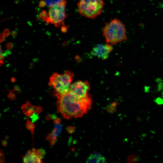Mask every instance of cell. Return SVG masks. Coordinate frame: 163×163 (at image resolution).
I'll return each mask as SVG.
<instances>
[{
  "label": "cell",
  "mask_w": 163,
  "mask_h": 163,
  "mask_svg": "<svg viewBox=\"0 0 163 163\" xmlns=\"http://www.w3.org/2000/svg\"><path fill=\"white\" fill-rule=\"evenodd\" d=\"M56 105L57 110L66 119L82 117L91 108L92 99L90 95L78 98L69 91L57 98Z\"/></svg>",
  "instance_id": "cell-1"
},
{
  "label": "cell",
  "mask_w": 163,
  "mask_h": 163,
  "mask_svg": "<svg viewBox=\"0 0 163 163\" xmlns=\"http://www.w3.org/2000/svg\"><path fill=\"white\" fill-rule=\"evenodd\" d=\"M113 50V46L111 44H99L92 49L91 53L92 55L99 59H106L108 57Z\"/></svg>",
  "instance_id": "cell-7"
},
{
  "label": "cell",
  "mask_w": 163,
  "mask_h": 163,
  "mask_svg": "<svg viewBox=\"0 0 163 163\" xmlns=\"http://www.w3.org/2000/svg\"><path fill=\"white\" fill-rule=\"evenodd\" d=\"M46 5V3L45 1L42 0L40 2L39 4V6L41 7H44Z\"/></svg>",
  "instance_id": "cell-16"
},
{
  "label": "cell",
  "mask_w": 163,
  "mask_h": 163,
  "mask_svg": "<svg viewBox=\"0 0 163 163\" xmlns=\"http://www.w3.org/2000/svg\"><path fill=\"white\" fill-rule=\"evenodd\" d=\"M22 109L24 114L27 116H31L35 113H39L42 110L41 107L31 105L28 101L23 105Z\"/></svg>",
  "instance_id": "cell-10"
},
{
  "label": "cell",
  "mask_w": 163,
  "mask_h": 163,
  "mask_svg": "<svg viewBox=\"0 0 163 163\" xmlns=\"http://www.w3.org/2000/svg\"><path fill=\"white\" fill-rule=\"evenodd\" d=\"M66 0H61L59 2L49 7L45 20L47 24L51 23L56 27L64 24V21L67 16L66 11Z\"/></svg>",
  "instance_id": "cell-5"
},
{
  "label": "cell",
  "mask_w": 163,
  "mask_h": 163,
  "mask_svg": "<svg viewBox=\"0 0 163 163\" xmlns=\"http://www.w3.org/2000/svg\"><path fill=\"white\" fill-rule=\"evenodd\" d=\"M103 35L107 43L115 44L127 40L126 29L124 23L115 18L105 24Z\"/></svg>",
  "instance_id": "cell-2"
},
{
  "label": "cell",
  "mask_w": 163,
  "mask_h": 163,
  "mask_svg": "<svg viewBox=\"0 0 163 163\" xmlns=\"http://www.w3.org/2000/svg\"><path fill=\"white\" fill-rule=\"evenodd\" d=\"M104 5V0H79L78 10L82 16L94 19L101 13Z\"/></svg>",
  "instance_id": "cell-4"
},
{
  "label": "cell",
  "mask_w": 163,
  "mask_h": 163,
  "mask_svg": "<svg viewBox=\"0 0 163 163\" xmlns=\"http://www.w3.org/2000/svg\"><path fill=\"white\" fill-rule=\"evenodd\" d=\"M27 127L28 129L31 130L32 133H33L34 128V125L28 120L27 123Z\"/></svg>",
  "instance_id": "cell-14"
},
{
  "label": "cell",
  "mask_w": 163,
  "mask_h": 163,
  "mask_svg": "<svg viewBox=\"0 0 163 163\" xmlns=\"http://www.w3.org/2000/svg\"><path fill=\"white\" fill-rule=\"evenodd\" d=\"M106 161L105 158L101 154L95 152L91 153L88 158L87 162L104 163Z\"/></svg>",
  "instance_id": "cell-11"
},
{
  "label": "cell",
  "mask_w": 163,
  "mask_h": 163,
  "mask_svg": "<svg viewBox=\"0 0 163 163\" xmlns=\"http://www.w3.org/2000/svg\"><path fill=\"white\" fill-rule=\"evenodd\" d=\"M24 163H42L41 159L37 155L35 149L29 150L23 157Z\"/></svg>",
  "instance_id": "cell-9"
},
{
  "label": "cell",
  "mask_w": 163,
  "mask_h": 163,
  "mask_svg": "<svg viewBox=\"0 0 163 163\" xmlns=\"http://www.w3.org/2000/svg\"><path fill=\"white\" fill-rule=\"evenodd\" d=\"M47 14L45 11H43L41 12L40 15L42 20L45 21L46 18Z\"/></svg>",
  "instance_id": "cell-15"
},
{
  "label": "cell",
  "mask_w": 163,
  "mask_h": 163,
  "mask_svg": "<svg viewBox=\"0 0 163 163\" xmlns=\"http://www.w3.org/2000/svg\"><path fill=\"white\" fill-rule=\"evenodd\" d=\"M61 30L62 32H66L67 30L66 29V27L64 26H62L61 27Z\"/></svg>",
  "instance_id": "cell-17"
},
{
  "label": "cell",
  "mask_w": 163,
  "mask_h": 163,
  "mask_svg": "<svg viewBox=\"0 0 163 163\" xmlns=\"http://www.w3.org/2000/svg\"><path fill=\"white\" fill-rule=\"evenodd\" d=\"M74 77V74L69 70L62 74L54 73L51 75L49 85L53 88L54 95L57 98L69 92Z\"/></svg>",
  "instance_id": "cell-3"
},
{
  "label": "cell",
  "mask_w": 163,
  "mask_h": 163,
  "mask_svg": "<svg viewBox=\"0 0 163 163\" xmlns=\"http://www.w3.org/2000/svg\"><path fill=\"white\" fill-rule=\"evenodd\" d=\"M37 155L41 159L43 158L45 154V151L43 149H35Z\"/></svg>",
  "instance_id": "cell-12"
},
{
  "label": "cell",
  "mask_w": 163,
  "mask_h": 163,
  "mask_svg": "<svg viewBox=\"0 0 163 163\" xmlns=\"http://www.w3.org/2000/svg\"><path fill=\"white\" fill-rule=\"evenodd\" d=\"M62 128V125L60 123H55L53 131L46 137V139L50 142L51 145H53L56 143L57 138L61 132Z\"/></svg>",
  "instance_id": "cell-8"
},
{
  "label": "cell",
  "mask_w": 163,
  "mask_h": 163,
  "mask_svg": "<svg viewBox=\"0 0 163 163\" xmlns=\"http://www.w3.org/2000/svg\"><path fill=\"white\" fill-rule=\"evenodd\" d=\"M90 85L87 81H78L72 84L69 91L76 97L80 99L90 95L88 93Z\"/></svg>",
  "instance_id": "cell-6"
},
{
  "label": "cell",
  "mask_w": 163,
  "mask_h": 163,
  "mask_svg": "<svg viewBox=\"0 0 163 163\" xmlns=\"http://www.w3.org/2000/svg\"><path fill=\"white\" fill-rule=\"evenodd\" d=\"M61 1V0H45V1L46 4L50 7L59 2Z\"/></svg>",
  "instance_id": "cell-13"
}]
</instances>
